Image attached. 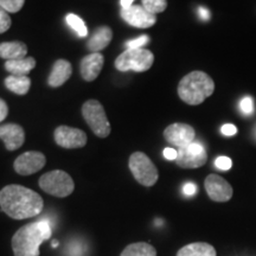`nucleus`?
<instances>
[{
  "mask_svg": "<svg viewBox=\"0 0 256 256\" xmlns=\"http://www.w3.org/2000/svg\"><path fill=\"white\" fill-rule=\"evenodd\" d=\"M177 256H216V250L209 243L196 242L179 249Z\"/></svg>",
  "mask_w": 256,
  "mask_h": 256,
  "instance_id": "aec40b11",
  "label": "nucleus"
},
{
  "mask_svg": "<svg viewBox=\"0 0 256 256\" xmlns=\"http://www.w3.org/2000/svg\"><path fill=\"white\" fill-rule=\"evenodd\" d=\"M55 142L63 148H81L87 144V134L78 128L60 126L55 130Z\"/></svg>",
  "mask_w": 256,
  "mask_h": 256,
  "instance_id": "9d476101",
  "label": "nucleus"
},
{
  "mask_svg": "<svg viewBox=\"0 0 256 256\" xmlns=\"http://www.w3.org/2000/svg\"><path fill=\"white\" fill-rule=\"evenodd\" d=\"M215 165L217 168H220V171H228V170L232 168V159L228 158V156H218L215 160Z\"/></svg>",
  "mask_w": 256,
  "mask_h": 256,
  "instance_id": "c85d7f7f",
  "label": "nucleus"
},
{
  "mask_svg": "<svg viewBox=\"0 0 256 256\" xmlns=\"http://www.w3.org/2000/svg\"><path fill=\"white\" fill-rule=\"evenodd\" d=\"M145 10L152 14H158L164 12L168 8V0H142Z\"/></svg>",
  "mask_w": 256,
  "mask_h": 256,
  "instance_id": "b1692460",
  "label": "nucleus"
},
{
  "mask_svg": "<svg viewBox=\"0 0 256 256\" xmlns=\"http://www.w3.org/2000/svg\"><path fill=\"white\" fill-rule=\"evenodd\" d=\"M36 66V60L34 57H24V58L6 60L5 69L11 75L28 76Z\"/></svg>",
  "mask_w": 256,
  "mask_h": 256,
  "instance_id": "6ab92c4d",
  "label": "nucleus"
},
{
  "mask_svg": "<svg viewBox=\"0 0 256 256\" xmlns=\"http://www.w3.org/2000/svg\"><path fill=\"white\" fill-rule=\"evenodd\" d=\"M5 87L17 95H25L30 90L31 80L28 76L10 75L5 78Z\"/></svg>",
  "mask_w": 256,
  "mask_h": 256,
  "instance_id": "412c9836",
  "label": "nucleus"
},
{
  "mask_svg": "<svg viewBox=\"0 0 256 256\" xmlns=\"http://www.w3.org/2000/svg\"><path fill=\"white\" fill-rule=\"evenodd\" d=\"M12 20L8 16V12H6L4 8H0V34H4L11 28Z\"/></svg>",
  "mask_w": 256,
  "mask_h": 256,
  "instance_id": "bb28decb",
  "label": "nucleus"
},
{
  "mask_svg": "<svg viewBox=\"0 0 256 256\" xmlns=\"http://www.w3.org/2000/svg\"><path fill=\"white\" fill-rule=\"evenodd\" d=\"M28 46L23 42H5L0 44V57L6 60L26 57Z\"/></svg>",
  "mask_w": 256,
  "mask_h": 256,
  "instance_id": "a211bd4d",
  "label": "nucleus"
},
{
  "mask_svg": "<svg viewBox=\"0 0 256 256\" xmlns=\"http://www.w3.org/2000/svg\"><path fill=\"white\" fill-rule=\"evenodd\" d=\"M113 40V31L108 26H101L98 28L89 38L87 48L92 52H100L104 48L108 46L110 40Z\"/></svg>",
  "mask_w": 256,
  "mask_h": 256,
  "instance_id": "f3484780",
  "label": "nucleus"
},
{
  "mask_svg": "<svg viewBox=\"0 0 256 256\" xmlns=\"http://www.w3.org/2000/svg\"><path fill=\"white\" fill-rule=\"evenodd\" d=\"M66 24L69 25L70 28H72L74 31L78 34V37H86L88 34V28L86 26V23L83 22L82 18H80L78 16L74 14H69L66 17Z\"/></svg>",
  "mask_w": 256,
  "mask_h": 256,
  "instance_id": "5701e85b",
  "label": "nucleus"
},
{
  "mask_svg": "<svg viewBox=\"0 0 256 256\" xmlns=\"http://www.w3.org/2000/svg\"><path fill=\"white\" fill-rule=\"evenodd\" d=\"M72 74V64L66 60H57L54 64L52 70H51L48 83L50 87H60L70 78Z\"/></svg>",
  "mask_w": 256,
  "mask_h": 256,
  "instance_id": "dca6fc26",
  "label": "nucleus"
},
{
  "mask_svg": "<svg viewBox=\"0 0 256 256\" xmlns=\"http://www.w3.org/2000/svg\"><path fill=\"white\" fill-rule=\"evenodd\" d=\"M82 115L95 136L107 138L110 134V124L104 108L98 100H88L82 106Z\"/></svg>",
  "mask_w": 256,
  "mask_h": 256,
  "instance_id": "0eeeda50",
  "label": "nucleus"
},
{
  "mask_svg": "<svg viewBox=\"0 0 256 256\" xmlns=\"http://www.w3.org/2000/svg\"><path fill=\"white\" fill-rule=\"evenodd\" d=\"M0 140L8 151L20 148L25 142V132L23 127L17 124H6L0 126Z\"/></svg>",
  "mask_w": 256,
  "mask_h": 256,
  "instance_id": "4468645a",
  "label": "nucleus"
},
{
  "mask_svg": "<svg viewBox=\"0 0 256 256\" xmlns=\"http://www.w3.org/2000/svg\"><path fill=\"white\" fill-rule=\"evenodd\" d=\"M51 226L48 220L28 223L18 229L12 238L14 256H40V244L51 238Z\"/></svg>",
  "mask_w": 256,
  "mask_h": 256,
  "instance_id": "f03ea898",
  "label": "nucleus"
},
{
  "mask_svg": "<svg viewBox=\"0 0 256 256\" xmlns=\"http://www.w3.org/2000/svg\"><path fill=\"white\" fill-rule=\"evenodd\" d=\"M46 164V158L43 153L28 151L20 154L14 160V168L18 174L30 176L40 171Z\"/></svg>",
  "mask_w": 256,
  "mask_h": 256,
  "instance_id": "9b49d317",
  "label": "nucleus"
},
{
  "mask_svg": "<svg viewBox=\"0 0 256 256\" xmlns=\"http://www.w3.org/2000/svg\"><path fill=\"white\" fill-rule=\"evenodd\" d=\"M8 115V107L6 104V102L0 98V122L6 119V116Z\"/></svg>",
  "mask_w": 256,
  "mask_h": 256,
  "instance_id": "473e14b6",
  "label": "nucleus"
},
{
  "mask_svg": "<svg viewBox=\"0 0 256 256\" xmlns=\"http://www.w3.org/2000/svg\"><path fill=\"white\" fill-rule=\"evenodd\" d=\"M51 246H52V248H57V247H58V241H57V240H55V241L51 242Z\"/></svg>",
  "mask_w": 256,
  "mask_h": 256,
  "instance_id": "e433bc0d",
  "label": "nucleus"
},
{
  "mask_svg": "<svg viewBox=\"0 0 256 256\" xmlns=\"http://www.w3.org/2000/svg\"><path fill=\"white\" fill-rule=\"evenodd\" d=\"M104 58L100 52H92L81 60V76L84 81L92 82L100 75Z\"/></svg>",
  "mask_w": 256,
  "mask_h": 256,
  "instance_id": "2eb2a0df",
  "label": "nucleus"
},
{
  "mask_svg": "<svg viewBox=\"0 0 256 256\" xmlns=\"http://www.w3.org/2000/svg\"><path fill=\"white\" fill-rule=\"evenodd\" d=\"M206 191L214 202H228L232 197V188L226 179L217 174L208 176L204 182Z\"/></svg>",
  "mask_w": 256,
  "mask_h": 256,
  "instance_id": "ddd939ff",
  "label": "nucleus"
},
{
  "mask_svg": "<svg viewBox=\"0 0 256 256\" xmlns=\"http://www.w3.org/2000/svg\"><path fill=\"white\" fill-rule=\"evenodd\" d=\"M254 134H255V138H256V128H255V130H254Z\"/></svg>",
  "mask_w": 256,
  "mask_h": 256,
  "instance_id": "4c0bfd02",
  "label": "nucleus"
},
{
  "mask_svg": "<svg viewBox=\"0 0 256 256\" xmlns=\"http://www.w3.org/2000/svg\"><path fill=\"white\" fill-rule=\"evenodd\" d=\"M128 166L136 180L144 186H153L158 180V168L145 153L134 152L130 156Z\"/></svg>",
  "mask_w": 256,
  "mask_h": 256,
  "instance_id": "423d86ee",
  "label": "nucleus"
},
{
  "mask_svg": "<svg viewBox=\"0 0 256 256\" xmlns=\"http://www.w3.org/2000/svg\"><path fill=\"white\" fill-rule=\"evenodd\" d=\"M120 256H156V250L150 243L138 242L127 246Z\"/></svg>",
  "mask_w": 256,
  "mask_h": 256,
  "instance_id": "4be33fe9",
  "label": "nucleus"
},
{
  "mask_svg": "<svg viewBox=\"0 0 256 256\" xmlns=\"http://www.w3.org/2000/svg\"><path fill=\"white\" fill-rule=\"evenodd\" d=\"M25 4V0H0V8L8 14H16L20 11Z\"/></svg>",
  "mask_w": 256,
  "mask_h": 256,
  "instance_id": "393cba45",
  "label": "nucleus"
},
{
  "mask_svg": "<svg viewBox=\"0 0 256 256\" xmlns=\"http://www.w3.org/2000/svg\"><path fill=\"white\" fill-rule=\"evenodd\" d=\"M198 16H200V18L203 19V20H209L210 18L209 10L203 8V6H200V8H198Z\"/></svg>",
  "mask_w": 256,
  "mask_h": 256,
  "instance_id": "f704fd0d",
  "label": "nucleus"
},
{
  "mask_svg": "<svg viewBox=\"0 0 256 256\" xmlns=\"http://www.w3.org/2000/svg\"><path fill=\"white\" fill-rule=\"evenodd\" d=\"M215 92V82L203 72H192L180 80L178 95L185 104H200Z\"/></svg>",
  "mask_w": 256,
  "mask_h": 256,
  "instance_id": "7ed1b4c3",
  "label": "nucleus"
},
{
  "mask_svg": "<svg viewBox=\"0 0 256 256\" xmlns=\"http://www.w3.org/2000/svg\"><path fill=\"white\" fill-rule=\"evenodd\" d=\"M220 132H222L223 136H235V134H238V127L234 126V124H224L222 128H220Z\"/></svg>",
  "mask_w": 256,
  "mask_h": 256,
  "instance_id": "7c9ffc66",
  "label": "nucleus"
},
{
  "mask_svg": "<svg viewBox=\"0 0 256 256\" xmlns=\"http://www.w3.org/2000/svg\"><path fill=\"white\" fill-rule=\"evenodd\" d=\"M84 246L81 242H72L68 247V255L69 256H82Z\"/></svg>",
  "mask_w": 256,
  "mask_h": 256,
  "instance_id": "c756f323",
  "label": "nucleus"
},
{
  "mask_svg": "<svg viewBox=\"0 0 256 256\" xmlns=\"http://www.w3.org/2000/svg\"><path fill=\"white\" fill-rule=\"evenodd\" d=\"M133 2H134V0H121V2H120L121 8H130V6L133 5Z\"/></svg>",
  "mask_w": 256,
  "mask_h": 256,
  "instance_id": "c9c22d12",
  "label": "nucleus"
},
{
  "mask_svg": "<svg viewBox=\"0 0 256 256\" xmlns=\"http://www.w3.org/2000/svg\"><path fill=\"white\" fill-rule=\"evenodd\" d=\"M197 190H198L197 185L194 184V183H186L183 186L184 194H185V196H188V197L194 196V194H197Z\"/></svg>",
  "mask_w": 256,
  "mask_h": 256,
  "instance_id": "2f4dec72",
  "label": "nucleus"
},
{
  "mask_svg": "<svg viewBox=\"0 0 256 256\" xmlns=\"http://www.w3.org/2000/svg\"><path fill=\"white\" fill-rule=\"evenodd\" d=\"M150 42V37L146 36V34H142V36L136 38V40L127 42V49H140L144 46H146Z\"/></svg>",
  "mask_w": 256,
  "mask_h": 256,
  "instance_id": "cd10ccee",
  "label": "nucleus"
},
{
  "mask_svg": "<svg viewBox=\"0 0 256 256\" xmlns=\"http://www.w3.org/2000/svg\"><path fill=\"white\" fill-rule=\"evenodd\" d=\"M208 160V154L200 142H194L190 145L178 148V156L176 162L179 168H198L203 166Z\"/></svg>",
  "mask_w": 256,
  "mask_h": 256,
  "instance_id": "6e6552de",
  "label": "nucleus"
},
{
  "mask_svg": "<svg viewBox=\"0 0 256 256\" xmlns=\"http://www.w3.org/2000/svg\"><path fill=\"white\" fill-rule=\"evenodd\" d=\"M164 138L171 145L180 148V147H185L194 142L196 132L190 124L176 122L165 128Z\"/></svg>",
  "mask_w": 256,
  "mask_h": 256,
  "instance_id": "1a4fd4ad",
  "label": "nucleus"
},
{
  "mask_svg": "<svg viewBox=\"0 0 256 256\" xmlns=\"http://www.w3.org/2000/svg\"><path fill=\"white\" fill-rule=\"evenodd\" d=\"M154 62V56L150 50L142 49H127L124 52L115 60V68L119 72H147Z\"/></svg>",
  "mask_w": 256,
  "mask_h": 256,
  "instance_id": "20e7f679",
  "label": "nucleus"
},
{
  "mask_svg": "<svg viewBox=\"0 0 256 256\" xmlns=\"http://www.w3.org/2000/svg\"><path fill=\"white\" fill-rule=\"evenodd\" d=\"M40 186L42 190L51 196L64 198L72 194L75 184H74L72 178L66 172L55 170L42 176L40 178Z\"/></svg>",
  "mask_w": 256,
  "mask_h": 256,
  "instance_id": "39448f33",
  "label": "nucleus"
},
{
  "mask_svg": "<svg viewBox=\"0 0 256 256\" xmlns=\"http://www.w3.org/2000/svg\"><path fill=\"white\" fill-rule=\"evenodd\" d=\"M238 107H240V110L242 112V114L249 116V115H252L255 110L254 100H252L250 96H246V98H243L242 100L240 101Z\"/></svg>",
  "mask_w": 256,
  "mask_h": 256,
  "instance_id": "a878e982",
  "label": "nucleus"
},
{
  "mask_svg": "<svg viewBox=\"0 0 256 256\" xmlns=\"http://www.w3.org/2000/svg\"><path fill=\"white\" fill-rule=\"evenodd\" d=\"M121 17L127 24L139 28H151L156 22V14H150L144 6L140 5H132L128 8H122Z\"/></svg>",
  "mask_w": 256,
  "mask_h": 256,
  "instance_id": "f8f14e48",
  "label": "nucleus"
},
{
  "mask_svg": "<svg viewBox=\"0 0 256 256\" xmlns=\"http://www.w3.org/2000/svg\"><path fill=\"white\" fill-rule=\"evenodd\" d=\"M0 208L14 220L36 217L43 211L44 202L37 192L22 185H8L0 191Z\"/></svg>",
  "mask_w": 256,
  "mask_h": 256,
  "instance_id": "f257e3e1",
  "label": "nucleus"
},
{
  "mask_svg": "<svg viewBox=\"0 0 256 256\" xmlns=\"http://www.w3.org/2000/svg\"><path fill=\"white\" fill-rule=\"evenodd\" d=\"M164 156L168 160H176L178 156V151H176L174 148H171V147H166L164 150Z\"/></svg>",
  "mask_w": 256,
  "mask_h": 256,
  "instance_id": "72a5a7b5",
  "label": "nucleus"
}]
</instances>
